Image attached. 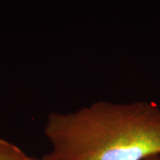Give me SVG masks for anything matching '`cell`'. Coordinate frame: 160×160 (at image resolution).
<instances>
[{
  "mask_svg": "<svg viewBox=\"0 0 160 160\" xmlns=\"http://www.w3.org/2000/svg\"><path fill=\"white\" fill-rule=\"evenodd\" d=\"M29 160H41V159H39V158H29Z\"/></svg>",
  "mask_w": 160,
  "mask_h": 160,
  "instance_id": "cell-4",
  "label": "cell"
},
{
  "mask_svg": "<svg viewBox=\"0 0 160 160\" xmlns=\"http://www.w3.org/2000/svg\"><path fill=\"white\" fill-rule=\"evenodd\" d=\"M144 160H160V155H153L146 158Z\"/></svg>",
  "mask_w": 160,
  "mask_h": 160,
  "instance_id": "cell-3",
  "label": "cell"
},
{
  "mask_svg": "<svg viewBox=\"0 0 160 160\" xmlns=\"http://www.w3.org/2000/svg\"><path fill=\"white\" fill-rule=\"evenodd\" d=\"M30 157L16 145L0 139V160H29Z\"/></svg>",
  "mask_w": 160,
  "mask_h": 160,
  "instance_id": "cell-2",
  "label": "cell"
},
{
  "mask_svg": "<svg viewBox=\"0 0 160 160\" xmlns=\"http://www.w3.org/2000/svg\"><path fill=\"white\" fill-rule=\"evenodd\" d=\"M44 132L51 149L41 160H144L160 155V107L100 101L50 112Z\"/></svg>",
  "mask_w": 160,
  "mask_h": 160,
  "instance_id": "cell-1",
  "label": "cell"
}]
</instances>
